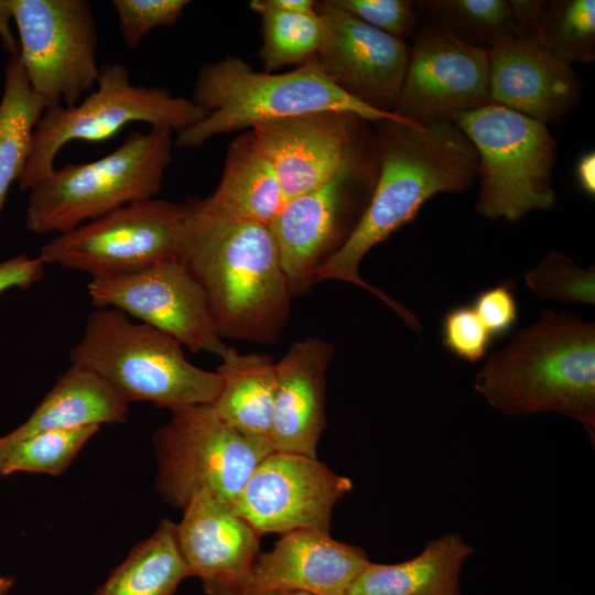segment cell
I'll return each mask as SVG.
<instances>
[{"instance_id": "41", "label": "cell", "mask_w": 595, "mask_h": 595, "mask_svg": "<svg viewBox=\"0 0 595 595\" xmlns=\"http://www.w3.org/2000/svg\"><path fill=\"white\" fill-rule=\"evenodd\" d=\"M14 585L12 575H0V595H7Z\"/></svg>"}, {"instance_id": "16", "label": "cell", "mask_w": 595, "mask_h": 595, "mask_svg": "<svg viewBox=\"0 0 595 595\" xmlns=\"http://www.w3.org/2000/svg\"><path fill=\"white\" fill-rule=\"evenodd\" d=\"M370 125L353 112L322 111L264 122L250 132L290 201L348 164L374 139Z\"/></svg>"}, {"instance_id": "40", "label": "cell", "mask_w": 595, "mask_h": 595, "mask_svg": "<svg viewBox=\"0 0 595 595\" xmlns=\"http://www.w3.org/2000/svg\"><path fill=\"white\" fill-rule=\"evenodd\" d=\"M278 11L293 14H313L317 12V1L314 0H266Z\"/></svg>"}, {"instance_id": "27", "label": "cell", "mask_w": 595, "mask_h": 595, "mask_svg": "<svg viewBox=\"0 0 595 595\" xmlns=\"http://www.w3.org/2000/svg\"><path fill=\"white\" fill-rule=\"evenodd\" d=\"M46 109L33 90L19 52L9 54L0 98V214L29 159L34 129Z\"/></svg>"}, {"instance_id": "42", "label": "cell", "mask_w": 595, "mask_h": 595, "mask_svg": "<svg viewBox=\"0 0 595 595\" xmlns=\"http://www.w3.org/2000/svg\"><path fill=\"white\" fill-rule=\"evenodd\" d=\"M278 595H312V594L304 593V592H289V593L278 594Z\"/></svg>"}, {"instance_id": "5", "label": "cell", "mask_w": 595, "mask_h": 595, "mask_svg": "<svg viewBox=\"0 0 595 595\" xmlns=\"http://www.w3.org/2000/svg\"><path fill=\"white\" fill-rule=\"evenodd\" d=\"M69 361L100 376L128 402L167 410L212 404L221 388L218 372L190 363L178 340L111 307L88 315Z\"/></svg>"}, {"instance_id": "29", "label": "cell", "mask_w": 595, "mask_h": 595, "mask_svg": "<svg viewBox=\"0 0 595 595\" xmlns=\"http://www.w3.org/2000/svg\"><path fill=\"white\" fill-rule=\"evenodd\" d=\"M249 7L261 21L259 56L264 72L288 65L299 67L316 58L326 32L318 11L313 14L286 13L273 9L266 0H252Z\"/></svg>"}, {"instance_id": "37", "label": "cell", "mask_w": 595, "mask_h": 595, "mask_svg": "<svg viewBox=\"0 0 595 595\" xmlns=\"http://www.w3.org/2000/svg\"><path fill=\"white\" fill-rule=\"evenodd\" d=\"M45 263L40 259L19 255L0 262V295L13 288L26 289L44 275Z\"/></svg>"}, {"instance_id": "14", "label": "cell", "mask_w": 595, "mask_h": 595, "mask_svg": "<svg viewBox=\"0 0 595 595\" xmlns=\"http://www.w3.org/2000/svg\"><path fill=\"white\" fill-rule=\"evenodd\" d=\"M351 489V479L317 457L273 451L256 466L234 509L260 536L329 530L335 505Z\"/></svg>"}, {"instance_id": "21", "label": "cell", "mask_w": 595, "mask_h": 595, "mask_svg": "<svg viewBox=\"0 0 595 595\" xmlns=\"http://www.w3.org/2000/svg\"><path fill=\"white\" fill-rule=\"evenodd\" d=\"M334 345L321 337L293 343L275 361L273 451L317 457L326 428V374Z\"/></svg>"}, {"instance_id": "8", "label": "cell", "mask_w": 595, "mask_h": 595, "mask_svg": "<svg viewBox=\"0 0 595 595\" xmlns=\"http://www.w3.org/2000/svg\"><path fill=\"white\" fill-rule=\"evenodd\" d=\"M206 113L191 98L173 96L160 86L134 85L123 63H105L96 87L77 105L45 109L34 129L18 186L30 192L55 169L56 156L71 141H105L131 122L180 132Z\"/></svg>"}, {"instance_id": "34", "label": "cell", "mask_w": 595, "mask_h": 595, "mask_svg": "<svg viewBox=\"0 0 595 595\" xmlns=\"http://www.w3.org/2000/svg\"><path fill=\"white\" fill-rule=\"evenodd\" d=\"M344 11L393 37L413 39L420 22L412 0H333Z\"/></svg>"}, {"instance_id": "24", "label": "cell", "mask_w": 595, "mask_h": 595, "mask_svg": "<svg viewBox=\"0 0 595 595\" xmlns=\"http://www.w3.org/2000/svg\"><path fill=\"white\" fill-rule=\"evenodd\" d=\"M473 552L459 534H443L407 561L369 562L344 595H462V570Z\"/></svg>"}, {"instance_id": "17", "label": "cell", "mask_w": 595, "mask_h": 595, "mask_svg": "<svg viewBox=\"0 0 595 595\" xmlns=\"http://www.w3.org/2000/svg\"><path fill=\"white\" fill-rule=\"evenodd\" d=\"M325 39L315 61L346 94L381 112L393 113L411 46L356 19L333 0L317 1Z\"/></svg>"}, {"instance_id": "25", "label": "cell", "mask_w": 595, "mask_h": 595, "mask_svg": "<svg viewBox=\"0 0 595 595\" xmlns=\"http://www.w3.org/2000/svg\"><path fill=\"white\" fill-rule=\"evenodd\" d=\"M220 358L216 371L221 388L212 403L214 411L242 434L271 443L275 361L269 355L240 354L232 347Z\"/></svg>"}, {"instance_id": "9", "label": "cell", "mask_w": 595, "mask_h": 595, "mask_svg": "<svg viewBox=\"0 0 595 595\" xmlns=\"http://www.w3.org/2000/svg\"><path fill=\"white\" fill-rule=\"evenodd\" d=\"M169 411L170 419L152 435L159 495L181 510L202 491L234 506L256 466L273 452L271 443L242 434L212 404Z\"/></svg>"}, {"instance_id": "4", "label": "cell", "mask_w": 595, "mask_h": 595, "mask_svg": "<svg viewBox=\"0 0 595 595\" xmlns=\"http://www.w3.org/2000/svg\"><path fill=\"white\" fill-rule=\"evenodd\" d=\"M191 100L207 113L177 132V148H197L219 134L313 112H353L370 123L402 119L346 94L323 74L315 60L289 72L273 73L253 71L241 58L226 56L202 66Z\"/></svg>"}, {"instance_id": "43", "label": "cell", "mask_w": 595, "mask_h": 595, "mask_svg": "<svg viewBox=\"0 0 595 595\" xmlns=\"http://www.w3.org/2000/svg\"><path fill=\"white\" fill-rule=\"evenodd\" d=\"M1 446H2V437H0V448H1Z\"/></svg>"}, {"instance_id": "12", "label": "cell", "mask_w": 595, "mask_h": 595, "mask_svg": "<svg viewBox=\"0 0 595 595\" xmlns=\"http://www.w3.org/2000/svg\"><path fill=\"white\" fill-rule=\"evenodd\" d=\"M185 204L150 198L130 203L56 235L39 255L45 264L91 279L134 272L178 258Z\"/></svg>"}, {"instance_id": "19", "label": "cell", "mask_w": 595, "mask_h": 595, "mask_svg": "<svg viewBox=\"0 0 595 595\" xmlns=\"http://www.w3.org/2000/svg\"><path fill=\"white\" fill-rule=\"evenodd\" d=\"M369 562L363 548L335 540L329 530H293L258 555L245 595H344Z\"/></svg>"}, {"instance_id": "39", "label": "cell", "mask_w": 595, "mask_h": 595, "mask_svg": "<svg viewBox=\"0 0 595 595\" xmlns=\"http://www.w3.org/2000/svg\"><path fill=\"white\" fill-rule=\"evenodd\" d=\"M577 183L583 192L588 196L595 194V154L589 152L584 154L576 166Z\"/></svg>"}, {"instance_id": "10", "label": "cell", "mask_w": 595, "mask_h": 595, "mask_svg": "<svg viewBox=\"0 0 595 595\" xmlns=\"http://www.w3.org/2000/svg\"><path fill=\"white\" fill-rule=\"evenodd\" d=\"M374 139L322 186L286 201L269 225L292 296L316 283L321 268L345 245L376 186Z\"/></svg>"}, {"instance_id": "11", "label": "cell", "mask_w": 595, "mask_h": 595, "mask_svg": "<svg viewBox=\"0 0 595 595\" xmlns=\"http://www.w3.org/2000/svg\"><path fill=\"white\" fill-rule=\"evenodd\" d=\"M19 35V55L46 109L77 105L95 87L98 28L86 0H1Z\"/></svg>"}, {"instance_id": "13", "label": "cell", "mask_w": 595, "mask_h": 595, "mask_svg": "<svg viewBox=\"0 0 595 595\" xmlns=\"http://www.w3.org/2000/svg\"><path fill=\"white\" fill-rule=\"evenodd\" d=\"M91 304L111 307L178 340L193 353L221 357L223 342L206 295L180 258L148 268L100 279H90Z\"/></svg>"}, {"instance_id": "7", "label": "cell", "mask_w": 595, "mask_h": 595, "mask_svg": "<svg viewBox=\"0 0 595 595\" xmlns=\"http://www.w3.org/2000/svg\"><path fill=\"white\" fill-rule=\"evenodd\" d=\"M451 121L477 152L480 215L516 221L555 204L552 175L558 145L547 125L493 102Z\"/></svg>"}, {"instance_id": "33", "label": "cell", "mask_w": 595, "mask_h": 595, "mask_svg": "<svg viewBox=\"0 0 595 595\" xmlns=\"http://www.w3.org/2000/svg\"><path fill=\"white\" fill-rule=\"evenodd\" d=\"M188 0H112L123 42L137 48L155 28L173 26Z\"/></svg>"}, {"instance_id": "36", "label": "cell", "mask_w": 595, "mask_h": 595, "mask_svg": "<svg viewBox=\"0 0 595 595\" xmlns=\"http://www.w3.org/2000/svg\"><path fill=\"white\" fill-rule=\"evenodd\" d=\"M470 305L494 338L508 333L517 322V301L510 282L482 291Z\"/></svg>"}, {"instance_id": "23", "label": "cell", "mask_w": 595, "mask_h": 595, "mask_svg": "<svg viewBox=\"0 0 595 595\" xmlns=\"http://www.w3.org/2000/svg\"><path fill=\"white\" fill-rule=\"evenodd\" d=\"M194 201L212 216L268 226L286 202L272 164L251 132L229 144L215 191Z\"/></svg>"}, {"instance_id": "3", "label": "cell", "mask_w": 595, "mask_h": 595, "mask_svg": "<svg viewBox=\"0 0 595 595\" xmlns=\"http://www.w3.org/2000/svg\"><path fill=\"white\" fill-rule=\"evenodd\" d=\"M475 390L507 415L556 413L595 439V324L542 310L538 321L491 354Z\"/></svg>"}, {"instance_id": "26", "label": "cell", "mask_w": 595, "mask_h": 595, "mask_svg": "<svg viewBox=\"0 0 595 595\" xmlns=\"http://www.w3.org/2000/svg\"><path fill=\"white\" fill-rule=\"evenodd\" d=\"M187 577L190 572L175 541V523L164 518L90 595H175Z\"/></svg>"}, {"instance_id": "6", "label": "cell", "mask_w": 595, "mask_h": 595, "mask_svg": "<svg viewBox=\"0 0 595 595\" xmlns=\"http://www.w3.org/2000/svg\"><path fill=\"white\" fill-rule=\"evenodd\" d=\"M173 131H133L119 148L90 162L56 167L29 193L25 227L63 234L130 203L154 198L172 162Z\"/></svg>"}, {"instance_id": "18", "label": "cell", "mask_w": 595, "mask_h": 595, "mask_svg": "<svg viewBox=\"0 0 595 595\" xmlns=\"http://www.w3.org/2000/svg\"><path fill=\"white\" fill-rule=\"evenodd\" d=\"M260 537L232 505L207 491L195 496L175 523L180 554L206 595H245Z\"/></svg>"}, {"instance_id": "32", "label": "cell", "mask_w": 595, "mask_h": 595, "mask_svg": "<svg viewBox=\"0 0 595 595\" xmlns=\"http://www.w3.org/2000/svg\"><path fill=\"white\" fill-rule=\"evenodd\" d=\"M524 281L531 291L547 300L586 305L595 303L594 267L582 269L558 251H549L526 273Z\"/></svg>"}, {"instance_id": "31", "label": "cell", "mask_w": 595, "mask_h": 595, "mask_svg": "<svg viewBox=\"0 0 595 595\" xmlns=\"http://www.w3.org/2000/svg\"><path fill=\"white\" fill-rule=\"evenodd\" d=\"M98 430L88 425L45 431L0 448V477L17 472L60 476Z\"/></svg>"}, {"instance_id": "38", "label": "cell", "mask_w": 595, "mask_h": 595, "mask_svg": "<svg viewBox=\"0 0 595 595\" xmlns=\"http://www.w3.org/2000/svg\"><path fill=\"white\" fill-rule=\"evenodd\" d=\"M515 39L528 40L537 34L543 0H508Z\"/></svg>"}, {"instance_id": "22", "label": "cell", "mask_w": 595, "mask_h": 595, "mask_svg": "<svg viewBox=\"0 0 595 595\" xmlns=\"http://www.w3.org/2000/svg\"><path fill=\"white\" fill-rule=\"evenodd\" d=\"M129 404L100 376L71 364L32 414L2 436L1 448L45 431L122 423L128 418Z\"/></svg>"}, {"instance_id": "1", "label": "cell", "mask_w": 595, "mask_h": 595, "mask_svg": "<svg viewBox=\"0 0 595 595\" xmlns=\"http://www.w3.org/2000/svg\"><path fill=\"white\" fill-rule=\"evenodd\" d=\"M371 125L379 154L376 186L355 230L321 268L316 283L338 280L364 288L418 328L412 312L360 278V262L375 246L412 221L430 198L468 190L477 180L478 156L453 121L420 125L386 119Z\"/></svg>"}, {"instance_id": "35", "label": "cell", "mask_w": 595, "mask_h": 595, "mask_svg": "<svg viewBox=\"0 0 595 595\" xmlns=\"http://www.w3.org/2000/svg\"><path fill=\"white\" fill-rule=\"evenodd\" d=\"M493 338L470 304L456 305L443 317V346L470 364L485 357Z\"/></svg>"}, {"instance_id": "15", "label": "cell", "mask_w": 595, "mask_h": 595, "mask_svg": "<svg viewBox=\"0 0 595 595\" xmlns=\"http://www.w3.org/2000/svg\"><path fill=\"white\" fill-rule=\"evenodd\" d=\"M413 40L394 115L428 125L490 104L489 51L424 25Z\"/></svg>"}, {"instance_id": "20", "label": "cell", "mask_w": 595, "mask_h": 595, "mask_svg": "<svg viewBox=\"0 0 595 595\" xmlns=\"http://www.w3.org/2000/svg\"><path fill=\"white\" fill-rule=\"evenodd\" d=\"M490 102L544 125L560 123L582 102V83L572 65L534 37L510 39L489 50Z\"/></svg>"}, {"instance_id": "30", "label": "cell", "mask_w": 595, "mask_h": 595, "mask_svg": "<svg viewBox=\"0 0 595 595\" xmlns=\"http://www.w3.org/2000/svg\"><path fill=\"white\" fill-rule=\"evenodd\" d=\"M539 44L572 65L595 60V1L543 0Z\"/></svg>"}, {"instance_id": "28", "label": "cell", "mask_w": 595, "mask_h": 595, "mask_svg": "<svg viewBox=\"0 0 595 595\" xmlns=\"http://www.w3.org/2000/svg\"><path fill=\"white\" fill-rule=\"evenodd\" d=\"M420 25L482 50L515 39L508 0H416Z\"/></svg>"}, {"instance_id": "2", "label": "cell", "mask_w": 595, "mask_h": 595, "mask_svg": "<svg viewBox=\"0 0 595 595\" xmlns=\"http://www.w3.org/2000/svg\"><path fill=\"white\" fill-rule=\"evenodd\" d=\"M184 204L178 258L203 289L219 335L275 343L293 296L270 227L212 216L194 198Z\"/></svg>"}]
</instances>
